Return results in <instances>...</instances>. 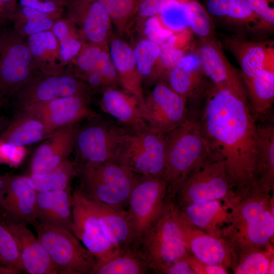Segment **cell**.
<instances>
[{"label": "cell", "instance_id": "32", "mask_svg": "<svg viewBox=\"0 0 274 274\" xmlns=\"http://www.w3.org/2000/svg\"><path fill=\"white\" fill-rule=\"evenodd\" d=\"M258 124L259 152L257 166L258 185L273 191L274 186V125L271 122Z\"/></svg>", "mask_w": 274, "mask_h": 274}, {"label": "cell", "instance_id": "46", "mask_svg": "<svg viewBox=\"0 0 274 274\" xmlns=\"http://www.w3.org/2000/svg\"><path fill=\"white\" fill-rule=\"evenodd\" d=\"M56 47L55 37L51 31L34 33L29 38V49L34 56H41L46 51L53 50Z\"/></svg>", "mask_w": 274, "mask_h": 274}, {"label": "cell", "instance_id": "24", "mask_svg": "<svg viewBox=\"0 0 274 274\" xmlns=\"http://www.w3.org/2000/svg\"><path fill=\"white\" fill-rule=\"evenodd\" d=\"M205 77L215 85L226 84L241 77L225 55L216 37L199 40L196 51Z\"/></svg>", "mask_w": 274, "mask_h": 274}, {"label": "cell", "instance_id": "57", "mask_svg": "<svg viewBox=\"0 0 274 274\" xmlns=\"http://www.w3.org/2000/svg\"><path fill=\"white\" fill-rule=\"evenodd\" d=\"M274 273V258H273L270 263L268 274Z\"/></svg>", "mask_w": 274, "mask_h": 274}, {"label": "cell", "instance_id": "8", "mask_svg": "<svg viewBox=\"0 0 274 274\" xmlns=\"http://www.w3.org/2000/svg\"><path fill=\"white\" fill-rule=\"evenodd\" d=\"M234 194L224 161L214 157L186 180L174 202L181 207L216 200L227 201Z\"/></svg>", "mask_w": 274, "mask_h": 274}, {"label": "cell", "instance_id": "37", "mask_svg": "<svg viewBox=\"0 0 274 274\" xmlns=\"http://www.w3.org/2000/svg\"><path fill=\"white\" fill-rule=\"evenodd\" d=\"M118 32L122 34L143 0H99Z\"/></svg>", "mask_w": 274, "mask_h": 274}, {"label": "cell", "instance_id": "16", "mask_svg": "<svg viewBox=\"0 0 274 274\" xmlns=\"http://www.w3.org/2000/svg\"><path fill=\"white\" fill-rule=\"evenodd\" d=\"M5 196L0 215L15 222L34 226L36 215L37 192L28 184L27 176L6 174Z\"/></svg>", "mask_w": 274, "mask_h": 274}, {"label": "cell", "instance_id": "44", "mask_svg": "<svg viewBox=\"0 0 274 274\" xmlns=\"http://www.w3.org/2000/svg\"><path fill=\"white\" fill-rule=\"evenodd\" d=\"M141 25L144 38L159 45L174 34L162 25L158 15L147 18Z\"/></svg>", "mask_w": 274, "mask_h": 274}, {"label": "cell", "instance_id": "15", "mask_svg": "<svg viewBox=\"0 0 274 274\" xmlns=\"http://www.w3.org/2000/svg\"><path fill=\"white\" fill-rule=\"evenodd\" d=\"M184 240L189 253L204 265H220L230 267L231 250L220 237L211 235L184 219L177 208Z\"/></svg>", "mask_w": 274, "mask_h": 274}, {"label": "cell", "instance_id": "54", "mask_svg": "<svg viewBox=\"0 0 274 274\" xmlns=\"http://www.w3.org/2000/svg\"><path fill=\"white\" fill-rule=\"evenodd\" d=\"M86 80L88 83L93 87L105 86L102 77L98 71L87 73Z\"/></svg>", "mask_w": 274, "mask_h": 274}, {"label": "cell", "instance_id": "59", "mask_svg": "<svg viewBox=\"0 0 274 274\" xmlns=\"http://www.w3.org/2000/svg\"><path fill=\"white\" fill-rule=\"evenodd\" d=\"M6 10L3 3L2 1L0 0V17L3 14Z\"/></svg>", "mask_w": 274, "mask_h": 274}, {"label": "cell", "instance_id": "5", "mask_svg": "<svg viewBox=\"0 0 274 274\" xmlns=\"http://www.w3.org/2000/svg\"><path fill=\"white\" fill-rule=\"evenodd\" d=\"M124 130L115 162L140 176L161 177L165 164L166 134L149 126Z\"/></svg>", "mask_w": 274, "mask_h": 274}, {"label": "cell", "instance_id": "22", "mask_svg": "<svg viewBox=\"0 0 274 274\" xmlns=\"http://www.w3.org/2000/svg\"><path fill=\"white\" fill-rule=\"evenodd\" d=\"M85 89L84 85L72 76H49L34 82L24 90H21L18 102L22 109L33 104L58 98L84 96Z\"/></svg>", "mask_w": 274, "mask_h": 274}, {"label": "cell", "instance_id": "48", "mask_svg": "<svg viewBox=\"0 0 274 274\" xmlns=\"http://www.w3.org/2000/svg\"><path fill=\"white\" fill-rule=\"evenodd\" d=\"M189 0H143L136 13L140 25L147 18L158 15L163 8L176 2H187Z\"/></svg>", "mask_w": 274, "mask_h": 274}, {"label": "cell", "instance_id": "33", "mask_svg": "<svg viewBox=\"0 0 274 274\" xmlns=\"http://www.w3.org/2000/svg\"><path fill=\"white\" fill-rule=\"evenodd\" d=\"M151 269L128 247L111 257L97 260L90 274H143Z\"/></svg>", "mask_w": 274, "mask_h": 274}, {"label": "cell", "instance_id": "21", "mask_svg": "<svg viewBox=\"0 0 274 274\" xmlns=\"http://www.w3.org/2000/svg\"><path fill=\"white\" fill-rule=\"evenodd\" d=\"M77 129L75 124L60 127L49 136V140L38 147L30 164V174L50 171L60 164L75 145Z\"/></svg>", "mask_w": 274, "mask_h": 274}, {"label": "cell", "instance_id": "53", "mask_svg": "<svg viewBox=\"0 0 274 274\" xmlns=\"http://www.w3.org/2000/svg\"><path fill=\"white\" fill-rule=\"evenodd\" d=\"M227 268L220 265H204L202 264L200 273L226 274Z\"/></svg>", "mask_w": 274, "mask_h": 274}, {"label": "cell", "instance_id": "1", "mask_svg": "<svg viewBox=\"0 0 274 274\" xmlns=\"http://www.w3.org/2000/svg\"><path fill=\"white\" fill-rule=\"evenodd\" d=\"M199 125L215 155L223 160L235 194L257 184V119L242 77L219 85L208 84Z\"/></svg>", "mask_w": 274, "mask_h": 274}, {"label": "cell", "instance_id": "2", "mask_svg": "<svg viewBox=\"0 0 274 274\" xmlns=\"http://www.w3.org/2000/svg\"><path fill=\"white\" fill-rule=\"evenodd\" d=\"M260 185L239 194L227 201V220L221 230V237L229 247L231 254L252 250L272 248L274 235L273 195Z\"/></svg>", "mask_w": 274, "mask_h": 274}, {"label": "cell", "instance_id": "45", "mask_svg": "<svg viewBox=\"0 0 274 274\" xmlns=\"http://www.w3.org/2000/svg\"><path fill=\"white\" fill-rule=\"evenodd\" d=\"M91 44L82 50L77 59L78 66L86 74L95 70L102 51L108 47L107 44Z\"/></svg>", "mask_w": 274, "mask_h": 274}, {"label": "cell", "instance_id": "31", "mask_svg": "<svg viewBox=\"0 0 274 274\" xmlns=\"http://www.w3.org/2000/svg\"><path fill=\"white\" fill-rule=\"evenodd\" d=\"M49 136L42 121L21 110L0 135V139L16 146L24 147Z\"/></svg>", "mask_w": 274, "mask_h": 274}, {"label": "cell", "instance_id": "18", "mask_svg": "<svg viewBox=\"0 0 274 274\" xmlns=\"http://www.w3.org/2000/svg\"><path fill=\"white\" fill-rule=\"evenodd\" d=\"M108 49L120 84L124 91L137 100L145 118V95L142 87L143 78L137 68L133 48L123 40L116 37L111 40Z\"/></svg>", "mask_w": 274, "mask_h": 274}, {"label": "cell", "instance_id": "6", "mask_svg": "<svg viewBox=\"0 0 274 274\" xmlns=\"http://www.w3.org/2000/svg\"><path fill=\"white\" fill-rule=\"evenodd\" d=\"M79 190L87 198L122 208L140 176L115 162L83 163Z\"/></svg>", "mask_w": 274, "mask_h": 274}, {"label": "cell", "instance_id": "3", "mask_svg": "<svg viewBox=\"0 0 274 274\" xmlns=\"http://www.w3.org/2000/svg\"><path fill=\"white\" fill-rule=\"evenodd\" d=\"M216 156L203 134L199 122L189 119L166 134L165 164L161 177L167 184V198L175 201L186 180Z\"/></svg>", "mask_w": 274, "mask_h": 274}, {"label": "cell", "instance_id": "9", "mask_svg": "<svg viewBox=\"0 0 274 274\" xmlns=\"http://www.w3.org/2000/svg\"><path fill=\"white\" fill-rule=\"evenodd\" d=\"M167 193V184L161 177H140L127 203L133 242L141 237L160 214Z\"/></svg>", "mask_w": 274, "mask_h": 274}, {"label": "cell", "instance_id": "52", "mask_svg": "<svg viewBox=\"0 0 274 274\" xmlns=\"http://www.w3.org/2000/svg\"><path fill=\"white\" fill-rule=\"evenodd\" d=\"M22 15L27 19V21H35L49 17L52 13H44L37 10L22 6L21 9Z\"/></svg>", "mask_w": 274, "mask_h": 274}, {"label": "cell", "instance_id": "4", "mask_svg": "<svg viewBox=\"0 0 274 274\" xmlns=\"http://www.w3.org/2000/svg\"><path fill=\"white\" fill-rule=\"evenodd\" d=\"M128 247L157 273H163L173 262L190 255L185 244L175 202L166 199L156 220Z\"/></svg>", "mask_w": 274, "mask_h": 274}, {"label": "cell", "instance_id": "20", "mask_svg": "<svg viewBox=\"0 0 274 274\" xmlns=\"http://www.w3.org/2000/svg\"><path fill=\"white\" fill-rule=\"evenodd\" d=\"M5 220L17 242L24 272L29 274H58L46 249L27 225Z\"/></svg>", "mask_w": 274, "mask_h": 274}, {"label": "cell", "instance_id": "17", "mask_svg": "<svg viewBox=\"0 0 274 274\" xmlns=\"http://www.w3.org/2000/svg\"><path fill=\"white\" fill-rule=\"evenodd\" d=\"M205 8L215 19L232 34L259 38L260 20L245 0H207Z\"/></svg>", "mask_w": 274, "mask_h": 274}, {"label": "cell", "instance_id": "34", "mask_svg": "<svg viewBox=\"0 0 274 274\" xmlns=\"http://www.w3.org/2000/svg\"><path fill=\"white\" fill-rule=\"evenodd\" d=\"M76 172L68 159L55 168L45 173L30 174L27 176L29 185L37 192L70 189L71 180Z\"/></svg>", "mask_w": 274, "mask_h": 274}, {"label": "cell", "instance_id": "13", "mask_svg": "<svg viewBox=\"0 0 274 274\" xmlns=\"http://www.w3.org/2000/svg\"><path fill=\"white\" fill-rule=\"evenodd\" d=\"M219 42L239 64L242 79L251 77L265 68H274L273 40L231 34L222 37Z\"/></svg>", "mask_w": 274, "mask_h": 274}, {"label": "cell", "instance_id": "14", "mask_svg": "<svg viewBox=\"0 0 274 274\" xmlns=\"http://www.w3.org/2000/svg\"><path fill=\"white\" fill-rule=\"evenodd\" d=\"M123 131L104 123H94L77 130L75 145L83 163L115 162Z\"/></svg>", "mask_w": 274, "mask_h": 274}, {"label": "cell", "instance_id": "50", "mask_svg": "<svg viewBox=\"0 0 274 274\" xmlns=\"http://www.w3.org/2000/svg\"><path fill=\"white\" fill-rule=\"evenodd\" d=\"M22 6L30 8L38 11L53 13L58 9L57 0H19Z\"/></svg>", "mask_w": 274, "mask_h": 274}, {"label": "cell", "instance_id": "40", "mask_svg": "<svg viewBox=\"0 0 274 274\" xmlns=\"http://www.w3.org/2000/svg\"><path fill=\"white\" fill-rule=\"evenodd\" d=\"M187 2L170 3L158 15L162 25L174 33L182 32L188 28L190 14Z\"/></svg>", "mask_w": 274, "mask_h": 274}, {"label": "cell", "instance_id": "26", "mask_svg": "<svg viewBox=\"0 0 274 274\" xmlns=\"http://www.w3.org/2000/svg\"><path fill=\"white\" fill-rule=\"evenodd\" d=\"M166 76L170 87L187 99L203 93L208 85L195 52L186 54Z\"/></svg>", "mask_w": 274, "mask_h": 274}, {"label": "cell", "instance_id": "39", "mask_svg": "<svg viewBox=\"0 0 274 274\" xmlns=\"http://www.w3.org/2000/svg\"><path fill=\"white\" fill-rule=\"evenodd\" d=\"M133 50L137 68L142 78L153 77L160 55V45L143 38L136 44Z\"/></svg>", "mask_w": 274, "mask_h": 274}, {"label": "cell", "instance_id": "11", "mask_svg": "<svg viewBox=\"0 0 274 274\" xmlns=\"http://www.w3.org/2000/svg\"><path fill=\"white\" fill-rule=\"evenodd\" d=\"M72 199L73 233L97 260L111 257L120 248L113 245L104 233L88 199L78 189L73 192Z\"/></svg>", "mask_w": 274, "mask_h": 274}, {"label": "cell", "instance_id": "42", "mask_svg": "<svg viewBox=\"0 0 274 274\" xmlns=\"http://www.w3.org/2000/svg\"><path fill=\"white\" fill-rule=\"evenodd\" d=\"M160 52L154 76L157 77L163 72H167L175 66L186 54L184 50L177 44L174 34L165 43L160 45Z\"/></svg>", "mask_w": 274, "mask_h": 274}, {"label": "cell", "instance_id": "58", "mask_svg": "<svg viewBox=\"0 0 274 274\" xmlns=\"http://www.w3.org/2000/svg\"><path fill=\"white\" fill-rule=\"evenodd\" d=\"M0 274H13L12 272L0 265Z\"/></svg>", "mask_w": 274, "mask_h": 274}, {"label": "cell", "instance_id": "28", "mask_svg": "<svg viewBox=\"0 0 274 274\" xmlns=\"http://www.w3.org/2000/svg\"><path fill=\"white\" fill-rule=\"evenodd\" d=\"M88 200L109 241L118 248L129 247L133 242V233L127 211L122 208Z\"/></svg>", "mask_w": 274, "mask_h": 274}, {"label": "cell", "instance_id": "55", "mask_svg": "<svg viewBox=\"0 0 274 274\" xmlns=\"http://www.w3.org/2000/svg\"><path fill=\"white\" fill-rule=\"evenodd\" d=\"M5 196V175H0V213L3 202Z\"/></svg>", "mask_w": 274, "mask_h": 274}, {"label": "cell", "instance_id": "19", "mask_svg": "<svg viewBox=\"0 0 274 274\" xmlns=\"http://www.w3.org/2000/svg\"><path fill=\"white\" fill-rule=\"evenodd\" d=\"M0 89L10 91L26 82L30 73L31 53L29 48L7 38L1 42Z\"/></svg>", "mask_w": 274, "mask_h": 274}, {"label": "cell", "instance_id": "25", "mask_svg": "<svg viewBox=\"0 0 274 274\" xmlns=\"http://www.w3.org/2000/svg\"><path fill=\"white\" fill-rule=\"evenodd\" d=\"M72 203L71 189L37 192V220L41 223L63 228L72 232Z\"/></svg>", "mask_w": 274, "mask_h": 274}, {"label": "cell", "instance_id": "10", "mask_svg": "<svg viewBox=\"0 0 274 274\" xmlns=\"http://www.w3.org/2000/svg\"><path fill=\"white\" fill-rule=\"evenodd\" d=\"M145 98V119L154 129L167 134L188 119L187 98L166 83H157Z\"/></svg>", "mask_w": 274, "mask_h": 274}, {"label": "cell", "instance_id": "41", "mask_svg": "<svg viewBox=\"0 0 274 274\" xmlns=\"http://www.w3.org/2000/svg\"><path fill=\"white\" fill-rule=\"evenodd\" d=\"M260 20L259 38L273 33L274 30V0H245Z\"/></svg>", "mask_w": 274, "mask_h": 274}, {"label": "cell", "instance_id": "35", "mask_svg": "<svg viewBox=\"0 0 274 274\" xmlns=\"http://www.w3.org/2000/svg\"><path fill=\"white\" fill-rule=\"evenodd\" d=\"M273 258V248L242 252L232 255L230 268L235 274H267Z\"/></svg>", "mask_w": 274, "mask_h": 274}, {"label": "cell", "instance_id": "60", "mask_svg": "<svg viewBox=\"0 0 274 274\" xmlns=\"http://www.w3.org/2000/svg\"><path fill=\"white\" fill-rule=\"evenodd\" d=\"M3 99L2 96H0V114H1V111L2 109V107L3 105Z\"/></svg>", "mask_w": 274, "mask_h": 274}, {"label": "cell", "instance_id": "30", "mask_svg": "<svg viewBox=\"0 0 274 274\" xmlns=\"http://www.w3.org/2000/svg\"><path fill=\"white\" fill-rule=\"evenodd\" d=\"M242 80L257 121L268 119L274 102V68L262 70Z\"/></svg>", "mask_w": 274, "mask_h": 274}, {"label": "cell", "instance_id": "47", "mask_svg": "<svg viewBox=\"0 0 274 274\" xmlns=\"http://www.w3.org/2000/svg\"><path fill=\"white\" fill-rule=\"evenodd\" d=\"M26 154L24 147L16 146L0 139V164L18 166Z\"/></svg>", "mask_w": 274, "mask_h": 274}, {"label": "cell", "instance_id": "56", "mask_svg": "<svg viewBox=\"0 0 274 274\" xmlns=\"http://www.w3.org/2000/svg\"><path fill=\"white\" fill-rule=\"evenodd\" d=\"M6 9H12L14 7L15 0H1Z\"/></svg>", "mask_w": 274, "mask_h": 274}, {"label": "cell", "instance_id": "36", "mask_svg": "<svg viewBox=\"0 0 274 274\" xmlns=\"http://www.w3.org/2000/svg\"><path fill=\"white\" fill-rule=\"evenodd\" d=\"M0 265L13 274L24 272L16 239L0 215Z\"/></svg>", "mask_w": 274, "mask_h": 274}, {"label": "cell", "instance_id": "12", "mask_svg": "<svg viewBox=\"0 0 274 274\" xmlns=\"http://www.w3.org/2000/svg\"><path fill=\"white\" fill-rule=\"evenodd\" d=\"M40 119L49 136L58 128L96 116L83 96H71L39 102L21 109Z\"/></svg>", "mask_w": 274, "mask_h": 274}, {"label": "cell", "instance_id": "29", "mask_svg": "<svg viewBox=\"0 0 274 274\" xmlns=\"http://www.w3.org/2000/svg\"><path fill=\"white\" fill-rule=\"evenodd\" d=\"M100 106L107 114L130 128L149 126L137 100L124 90L107 87L102 93Z\"/></svg>", "mask_w": 274, "mask_h": 274}, {"label": "cell", "instance_id": "23", "mask_svg": "<svg viewBox=\"0 0 274 274\" xmlns=\"http://www.w3.org/2000/svg\"><path fill=\"white\" fill-rule=\"evenodd\" d=\"M71 15L80 22L83 34L92 44L106 45L111 20L99 0H68Z\"/></svg>", "mask_w": 274, "mask_h": 274}, {"label": "cell", "instance_id": "7", "mask_svg": "<svg viewBox=\"0 0 274 274\" xmlns=\"http://www.w3.org/2000/svg\"><path fill=\"white\" fill-rule=\"evenodd\" d=\"M33 226L58 274H90L97 259L71 231L39 222Z\"/></svg>", "mask_w": 274, "mask_h": 274}, {"label": "cell", "instance_id": "38", "mask_svg": "<svg viewBox=\"0 0 274 274\" xmlns=\"http://www.w3.org/2000/svg\"><path fill=\"white\" fill-rule=\"evenodd\" d=\"M190 18L188 29L199 40L215 37L214 20L204 6L197 0H189Z\"/></svg>", "mask_w": 274, "mask_h": 274}, {"label": "cell", "instance_id": "43", "mask_svg": "<svg viewBox=\"0 0 274 274\" xmlns=\"http://www.w3.org/2000/svg\"><path fill=\"white\" fill-rule=\"evenodd\" d=\"M52 32L60 42L59 52L62 59L67 61L76 55L81 49V43L70 35L66 24L58 21L53 25Z\"/></svg>", "mask_w": 274, "mask_h": 274}, {"label": "cell", "instance_id": "51", "mask_svg": "<svg viewBox=\"0 0 274 274\" xmlns=\"http://www.w3.org/2000/svg\"><path fill=\"white\" fill-rule=\"evenodd\" d=\"M53 26V21L49 17L35 21H27L24 26V30L26 34L45 31Z\"/></svg>", "mask_w": 274, "mask_h": 274}, {"label": "cell", "instance_id": "49", "mask_svg": "<svg viewBox=\"0 0 274 274\" xmlns=\"http://www.w3.org/2000/svg\"><path fill=\"white\" fill-rule=\"evenodd\" d=\"M194 257L191 255L173 262L164 271L165 274H196Z\"/></svg>", "mask_w": 274, "mask_h": 274}, {"label": "cell", "instance_id": "27", "mask_svg": "<svg viewBox=\"0 0 274 274\" xmlns=\"http://www.w3.org/2000/svg\"><path fill=\"white\" fill-rule=\"evenodd\" d=\"M177 207L180 215L190 224L221 237V230L228 215V205L225 201L216 200Z\"/></svg>", "mask_w": 274, "mask_h": 274}]
</instances>
